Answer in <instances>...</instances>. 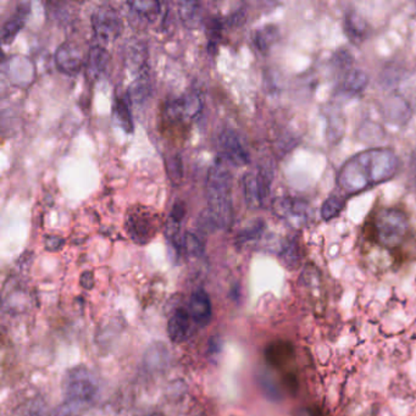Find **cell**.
<instances>
[{
  "instance_id": "6da1fadb",
  "label": "cell",
  "mask_w": 416,
  "mask_h": 416,
  "mask_svg": "<svg viewBox=\"0 0 416 416\" xmlns=\"http://www.w3.org/2000/svg\"><path fill=\"white\" fill-rule=\"evenodd\" d=\"M399 158L391 148H371L347 160L337 173V186L345 195L360 192L388 181L398 171Z\"/></svg>"
},
{
  "instance_id": "7a4b0ae2",
  "label": "cell",
  "mask_w": 416,
  "mask_h": 416,
  "mask_svg": "<svg viewBox=\"0 0 416 416\" xmlns=\"http://www.w3.org/2000/svg\"><path fill=\"white\" fill-rule=\"evenodd\" d=\"M205 195L208 200V210L215 219L219 229H229L233 221L232 175L221 158L209 168Z\"/></svg>"
},
{
  "instance_id": "3957f363",
  "label": "cell",
  "mask_w": 416,
  "mask_h": 416,
  "mask_svg": "<svg viewBox=\"0 0 416 416\" xmlns=\"http://www.w3.org/2000/svg\"><path fill=\"white\" fill-rule=\"evenodd\" d=\"M410 229L407 214L398 208H382L374 217L372 231L377 243L387 249L403 244Z\"/></svg>"
},
{
  "instance_id": "277c9868",
  "label": "cell",
  "mask_w": 416,
  "mask_h": 416,
  "mask_svg": "<svg viewBox=\"0 0 416 416\" xmlns=\"http://www.w3.org/2000/svg\"><path fill=\"white\" fill-rule=\"evenodd\" d=\"M161 226V216L146 205H132L125 217V229L129 238L138 245H146Z\"/></svg>"
},
{
  "instance_id": "5b68a950",
  "label": "cell",
  "mask_w": 416,
  "mask_h": 416,
  "mask_svg": "<svg viewBox=\"0 0 416 416\" xmlns=\"http://www.w3.org/2000/svg\"><path fill=\"white\" fill-rule=\"evenodd\" d=\"M98 393V381L93 374L84 366L69 370L64 380L65 400L87 408Z\"/></svg>"
},
{
  "instance_id": "8992f818",
  "label": "cell",
  "mask_w": 416,
  "mask_h": 416,
  "mask_svg": "<svg viewBox=\"0 0 416 416\" xmlns=\"http://www.w3.org/2000/svg\"><path fill=\"white\" fill-rule=\"evenodd\" d=\"M91 23L94 36L103 43L115 40L122 32V20L119 11L109 4H103L96 8L92 13Z\"/></svg>"
},
{
  "instance_id": "52a82bcc",
  "label": "cell",
  "mask_w": 416,
  "mask_h": 416,
  "mask_svg": "<svg viewBox=\"0 0 416 416\" xmlns=\"http://www.w3.org/2000/svg\"><path fill=\"white\" fill-rule=\"evenodd\" d=\"M203 98L200 91L193 89L182 97L176 98L168 102L165 108L166 117L175 122H186L188 120L195 119L203 110Z\"/></svg>"
},
{
  "instance_id": "ba28073f",
  "label": "cell",
  "mask_w": 416,
  "mask_h": 416,
  "mask_svg": "<svg viewBox=\"0 0 416 416\" xmlns=\"http://www.w3.org/2000/svg\"><path fill=\"white\" fill-rule=\"evenodd\" d=\"M219 149L221 159H225L235 166H244L249 163L248 151H245L237 133L230 129L222 131L219 137Z\"/></svg>"
},
{
  "instance_id": "9c48e42d",
  "label": "cell",
  "mask_w": 416,
  "mask_h": 416,
  "mask_svg": "<svg viewBox=\"0 0 416 416\" xmlns=\"http://www.w3.org/2000/svg\"><path fill=\"white\" fill-rule=\"evenodd\" d=\"M54 60L58 70L67 75H75L80 71L83 64V57L80 47L70 40L62 42V45H59L55 50Z\"/></svg>"
},
{
  "instance_id": "30bf717a",
  "label": "cell",
  "mask_w": 416,
  "mask_h": 416,
  "mask_svg": "<svg viewBox=\"0 0 416 416\" xmlns=\"http://www.w3.org/2000/svg\"><path fill=\"white\" fill-rule=\"evenodd\" d=\"M294 358H296V352L291 342L279 340L266 347V363L276 370L287 369L293 363Z\"/></svg>"
},
{
  "instance_id": "8fae6325",
  "label": "cell",
  "mask_w": 416,
  "mask_h": 416,
  "mask_svg": "<svg viewBox=\"0 0 416 416\" xmlns=\"http://www.w3.org/2000/svg\"><path fill=\"white\" fill-rule=\"evenodd\" d=\"M275 214L286 220H306L309 205L306 200L294 197H279L272 204Z\"/></svg>"
},
{
  "instance_id": "7c38bea8",
  "label": "cell",
  "mask_w": 416,
  "mask_h": 416,
  "mask_svg": "<svg viewBox=\"0 0 416 416\" xmlns=\"http://www.w3.org/2000/svg\"><path fill=\"white\" fill-rule=\"evenodd\" d=\"M188 313L190 319L193 320L198 326H207L210 320L213 318V306L212 301L209 298L208 293L204 292L203 289L195 291L190 297Z\"/></svg>"
},
{
  "instance_id": "4fadbf2b",
  "label": "cell",
  "mask_w": 416,
  "mask_h": 416,
  "mask_svg": "<svg viewBox=\"0 0 416 416\" xmlns=\"http://www.w3.org/2000/svg\"><path fill=\"white\" fill-rule=\"evenodd\" d=\"M109 62V53L103 45H93L89 49L86 59V76L91 81H96L105 71Z\"/></svg>"
},
{
  "instance_id": "5bb4252c",
  "label": "cell",
  "mask_w": 416,
  "mask_h": 416,
  "mask_svg": "<svg viewBox=\"0 0 416 416\" xmlns=\"http://www.w3.org/2000/svg\"><path fill=\"white\" fill-rule=\"evenodd\" d=\"M190 333V315L188 310L178 309L168 323V333L173 343H183Z\"/></svg>"
},
{
  "instance_id": "9a60e30c",
  "label": "cell",
  "mask_w": 416,
  "mask_h": 416,
  "mask_svg": "<svg viewBox=\"0 0 416 416\" xmlns=\"http://www.w3.org/2000/svg\"><path fill=\"white\" fill-rule=\"evenodd\" d=\"M368 83L369 76L366 75V72L360 69H350L345 72V77L342 79L340 92L347 97L358 96L366 88Z\"/></svg>"
},
{
  "instance_id": "2e32d148",
  "label": "cell",
  "mask_w": 416,
  "mask_h": 416,
  "mask_svg": "<svg viewBox=\"0 0 416 416\" xmlns=\"http://www.w3.org/2000/svg\"><path fill=\"white\" fill-rule=\"evenodd\" d=\"M410 107L403 98H390L386 100L383 105L385 117L392 124H405L408 120L410 119Z\"/></svg>"
},
{
  "instance_id": "e0dca14e",
  "label": "cell",
  "mask_w": 416,
  "mask_h": 416,
  "mask_svg": "<svg viewBox=\"0 0 416 416\" xmlns=\"http://www.w3.org/2000/svg\"><path fill=\"white\" fill-rule=\"evenodd\" d=\"M30 3H21L18 4V11L11 18H8V21L3 25L1 30V40L3 43L8 45L13 42V38L16 37L18 32L21 31L23 25H25V18L30 11Z\"/></svg>"
},
{
  "instance_id": "ac0fdd59",
  "label": "cell",
  "mask_w": 416,
  "mask_h": 416,
  "mask_svg": "<svg viewBox=\"0 0 416 416\" xmlns=\"http://www.w3.org/2000/svg\"><path fill=\"white\" fill-rule=\"evenodd\" d=\"M345 32L352 43L360 45L366 38L368 25L358 13L348 11L345 13Z\"/></svg>"
},
{
  "instance_id": "d6986e66",
  "label": "cell",
  "mask_w": 416,
  "mask_h": 416,
  "mask_svg": "<svg viewBox=\"0 0 416 416\" xmlns=\"http://www.w3.org/2000/svg\"><path fill=\"white\" fill-rule=\"evenodd\" d=\"M279 27L276 25H265L259 27L253 35V42L260 53H267L279 40Z\"/></svg>"
},
{
  "instance_id": "ffe728a7",
  "label": "cell",
  "mask_w": 416,
  "mask_h": 416,
  "mask_svg": "<svg viewBox=\"0 0 416 416\" xmlns=\"http://www.w3.org/2000/svg\"><path fill=\"white\" fill-rule=\"evenodd\" d=\"M178 15L187 28L195 30L202 23V5L198 1H181L178 4Z\"/></svg>"
},
{
  "instance_id": "44dd1931",
  "label": "cell",
  "mask_w": 416,
  "mask_h": 416,
  "mask_svg": "<svg viewBox=\"0 0 416 416\" xmlns=\"http://www.w3.org/2000/svg\"><path fill=\"white\" fill-rule=\"evenodd\" d=\"M149 94H151V80H149L148 71H144L141 75H138L137 79L129 86L127 97L133 104L141 105L146 102Z\"/></svg>"
},
{
  "instance_id": "7402d4cb",
  "label": "cell",
  "mask_w": 416,
  "mask_h": 416,
  "mask_svg": "<svg viewBox=\"0 0 416 416\" xmlns=\"http://www.w3.org/2000/svg\"><path fill=\"white\" fill-rule=\"evenodd\" d=\"M127 5L133 13L149 23H155L161 13V3L159 1H129Z\"/></svg>"
},
{
  "instance_id": "603a6c76",
  "label": "cell",
  "mask_w": 416,
  "mask_h": 416,
  "mask_svg": "<svg viewBox=\"0 0 416 416\" xmlns=\"http://www.w3.org/2000/svg\"><path fill=\"white\" fill-rule=\"evenodd\" d=\"M243 193L245 202L252 208L262 207V200L258 187L257 175L254 173H247L243 176Z\"/></svg>"
},
{
  "instance_id": "cb8c5ba5",
  "label": "cell",
  "mask_w": 416,
  "mask_h": 416,
  "mask_svg": "<svg viewBox=\"0 0 416 416\" xmlns=\"http://www.w3.org/2000/svg\"><path fill=\"white\" fill-rule=\"evenodd\" d=\"M114 116H115L116 122L121 129L126 131V132H132V114L129 110V104L124 98H116L115 104H114Z\"/></svg>"
},
{
  "instance_id": "d4e9b609",
  "label": "cell",
  "mask_w": 416,
  "mask_h": 416,
  "mask_svg": "<svg viewBox=\"0 0 416 416\" xmlns=\"http://www.w3.org/2000/svg\"><path fill=\"white\" fill-rule=\"evenodd\" d=\"M279 259L282 260L284 265L287 267H296L301 260V254H299V245H298L297 239H287L282 248L279 250Z\"/></svg>"
},
{
  "instance_id": "484cf974",
  "label": "cell",
  "mask_w": 416,
  "mask_h": 416,
  "mask_svg": "<svg viewBox=\"0 0 416 416\" xmlns=\"http://www.w3.org/2000/svg\"><path fill=\"white\" fill-rule=\"evenodd\" d=\"M165 170L173 186H178L183 180V163L181 156L173 154L165 158Z\"/></svg>"
},
{
  "instance_id": "4316f807",
  "label": "cell",
  "mask_w": 416,
  "mask_h": 416,
  "mask_svg": "<svg viewBox=\"0 0 416 416\" xmlns=\"http://www.w3.org/2000/svg\"><path fill=\"white\" fill-rule=\"evenodd\" d=\"M345 200L342 198L341 195H331L323 203L321 216H323V220L330 221V220H333V219L338 216L342 213V210L345 209Z\"/></svg>"
},
{
  "instance_id": "83f0119b",
  "label": "cell",
  "mask_w": 416,
  "mask_h": 416,
  "mask_svg": "<svg viewBox=\"0 0 416 416\" xmlns=\"http://www.w3.org/2000/svg\"><path fill=\"white\" fill-rule=\"evenodd\" d=\"M183 254L190 257L200 258L205 252V245L200 236L195 235L193 232H186L183 235V243H182Z\"/></svg>"
},
{
  "instance_id": "f1b7e54d",
  "label": "cell",
  "mask_w": 416,
  "mask_h": 416,
  "mask_svg": "<svg viewBox=\"0 0 416 416\" xmlns=\"http://www.w3.org/2000/svg\"><path fill=\"white\" fill-rule=\"evenodd\" d=\"M264 230H265L264 221L257 220V221L253 222L252 225H249L248 227L239 231L237 238H236V243L238 244V245H243V244L249 243V242H254V241L260 238Z\"/></svg>"
},
{
  "instance_id": "f546056e",
  "label": "cell",
  "mask_w": 416,
  "mask_h": 416,
  "mask_svg": "<svg viewBox=\"0 0 416 416\" xmlns=\"http://www.w3.org/2000/svg\"><path fill=\"white\" fill-rule=\"evenodd\" d=\"M197 225H198V229H200L203 233H210V232H214V231L220 230L219 226H217L215 219H214L213 215L210 214L208 208L205 209V210H203V212L200 213Z\"/></svg>"
},
{
  "instance_id": "4dcf8cb0",
  "label": "cell",
  "mask_w": 416,
  "mask_h": 416,
  "mask_svg": "<svg viewBox=\"0 0 416 416\" xmlns=\"http://www.w3.org/2000/svg\"><path fill=\"white\" fill-rule=\"evenodd\" d=\"M86 409L87 408L79 405V404L72 403V402H69V400H65L62 405H59L55 409L53 416H81Z\"/></svg>"
},
{
  "instance_id": "1f68e13d",
  "label": "cell",
  "mask_w": 416,
  "mask_h": 416,
  "mask_svg": "<svg viewBox=\"0 0 416 416\" xmlns=\"http://www.w3.org/2000/svg\"><path fill=\"white\" fill-rule=\"evenodd\" d=\"M13 416H45V414L43 405H40L38 402H28L20 405Z\"/></svg>"
},
{
  "instance_id": "d6a6232c",
  "label": "cell",
  "mask_w": 416,
  "mask_h": 416,
  "mask_svg": "<svg viewBox=\"0 0 416 416\" xmlns=\"http://www.w3.org/2000/svg\"><path fill=\"white\" fill-rule=\"evenodd\" d=\"M65 245V239L59 235H47L45 237V248L48 252H59Z\"/></svg>"
},
{
  "instance_id": "836d02e7",
  "label": "cell",
  "mask_w": 416,
  "mask_h": 416,
  "mask_svg": "<svg viewBox=\"0 0 416 416\" xmlns=\"http://www.w3.org/2000/svg\"><path fill=\"white\" fill-rule=\"evenodd\" d=\"M335 62H336V67L341 70H345V72L350 70V65L353 62V57L350 55L349 52H345V50H340L337 52L335 55Z\"/></svg>"
},
{
  "instance_id": "e575fe53",
  "label": "cell",
  "mask_w": 416,
  "mask_h": 416,
  "mask_svg": "<svg viewBox=\"0 0 416 416\" xmlns=\"http://www.w3.org/2000/svg\"><path fill=\"white\" fill-rule=\"evenodd\" d=\"M262 387L265 391V393L271 397L272 399H279V391L277 388V386L275 385L274 382L269 379V377L262 376Z\"/></svg>"
},
{
  "instance_id": "d590c367",
  "label": "cell",
  "mask_w": 416,
  "mask_h": 416,
  "mask_svg": "<svg viewBox=\"0 0 416 416\" xmlns=\"http://www.w3.org/2000/svg\"><path fill=\"white\" fill-rule=\"evenodd\" d=\"M94 275L92 271H84L80 276V284L81 287L84 289H92L94 287Z\"/></svg>"
},
{
  "instance_id": "8d00e7d4",
  "label": "cell",
  "mask_w": 416,
  "mask_h": 416,
  "mask_svg": "<svg viewBox=\"0 0 416 416\" xmlns=\"http://www.w3.org/2000/svg\"><path fill=\"white\" fill-rule=\"evenodd\" d=\"M297 416H325L318 408H303L297 412Z\"/></svg>"
},
{
  "instance_id": "74e56055",
  "label": "cell",
  "mask_w": 416,
  "mask_h": 416,
  "mask_svg": "<svg viewBox=\"0 0 416 416\" xmlns=\"http://www.w3.org/2000/svg\"><path fill=\"white\" fill-rule=\"evenodd\" d=\"M414 160H415V168H416V155H415V159H414Z\"/></svg>"
}]
</instances>
